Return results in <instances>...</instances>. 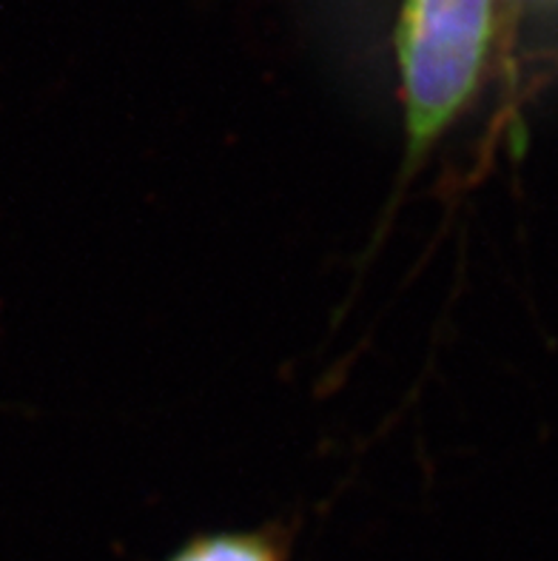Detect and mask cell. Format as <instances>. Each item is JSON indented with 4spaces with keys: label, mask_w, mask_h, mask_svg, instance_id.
I'll use <instances>...</instances> for the list:
<instances>
[{
    "label": "cell",
    "mask_w": 558,
    "mask_h": 561,
    "mask_svg": "<svg viewBox=\"0 0 558 561\" xmlns=\"http://www.w3.org/2000/svg\"><path fill=\"white\" fill-rule=\"evenodd\" d=\"M171 561H280V550L260 534H217L189 541Z\"/></svg>",
    "instance_id": "7a4b0ae2"
},
{
    "label": "cell",
    "mask_w": 558,
    "mask_h": 561,
    "mask_svg": "<svg viewBox=\"0 0 558 561\" xmlns=\"http://www.w3.org/2000/svg\"><path fill=\"white\" fill-rule=\"evenodd\" d=\"M493 43V0H405L396 49L408 163H419L476 94Z\"/></svg>",
    "instance_id": "6da1fadb"
}]
</instances>
